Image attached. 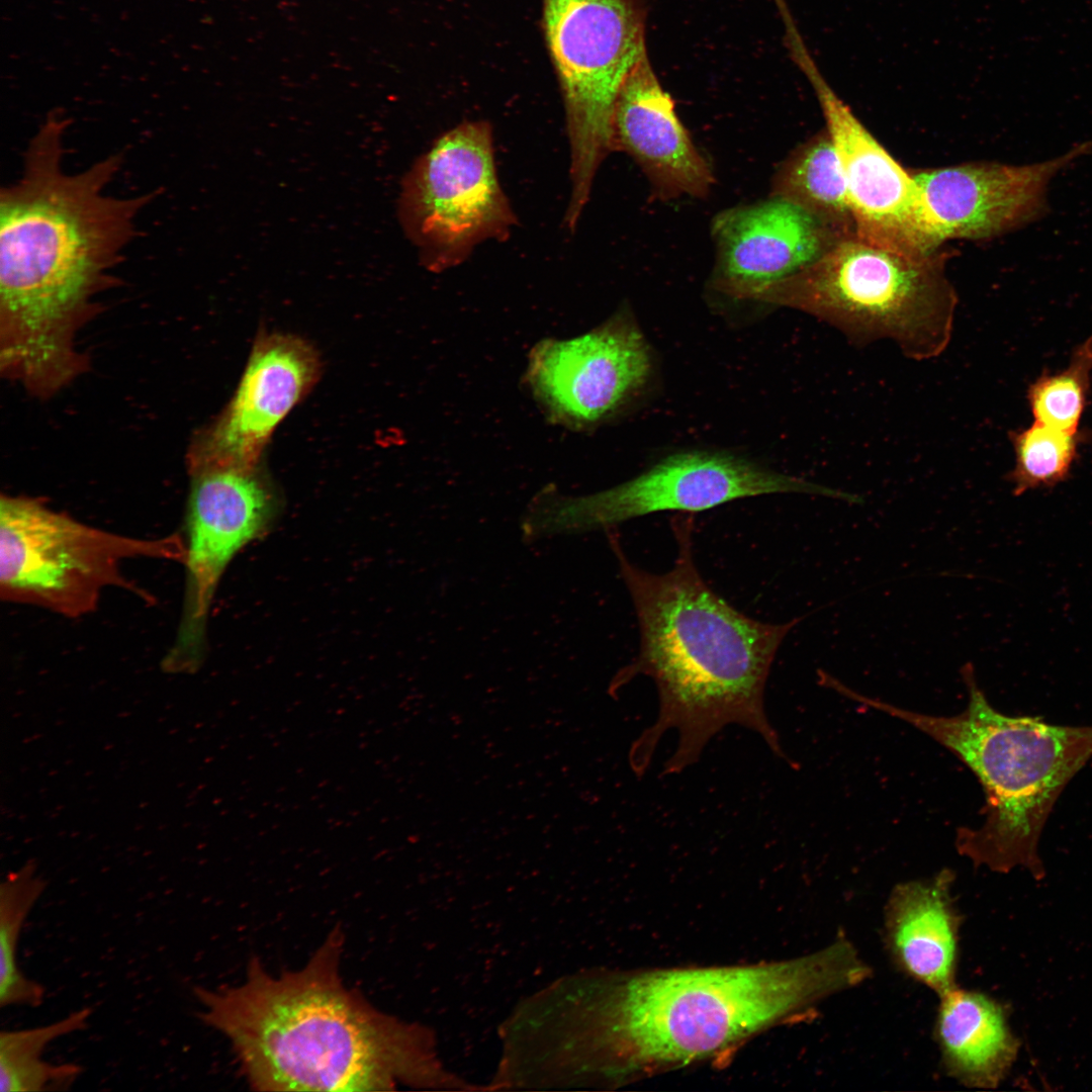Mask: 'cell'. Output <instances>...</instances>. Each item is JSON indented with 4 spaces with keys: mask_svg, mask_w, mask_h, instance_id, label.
I'll return each instance as SVG.
<instances>
[{
    "mask_svg": "<svg viewBox=\"0 0 1092 1092\" xmlns=\"http://www.w3.org/2000/svg\"><path fill=\"white\" fill-rule=\"evenodd\" d=\"M69 120L50 112L24 152L19 178L0 191L1 371L29 393L54 395L87 363L76 335L138 235L156 192L107 193L123 163L109 155L65 169Z\"/></svg>",
    "mask_w": 1092,
    "mask_h": 1092,
    "instance_id": "1",
    "label": "cell"
},
{
    "mask_svg": "<svg viewBox=\"0 0 1092 1092\" xmlns=\"http://www.w3.org/2000/svg\"><path fill=\"white\" fill-rule=\"evenodd\" d=\"M671 530L677 555L664 573L633 564L615 530H606L634 605L640 638L637 656L615 674L609 694L615 696L636 676L646 675L655 682L659 699L656 720L631 745V769L643 776L659 740L673 729L677 745L662 774H679L731 724L756 732L788 761L763 698L777 651L801 618L765 623L733 608L706 583L696 566L693 514L674 516Z\"/></svg>",
    "mask_w": 1092,
    "mask_h": 1092,
    "instance_id": "2",
    "label": "cell"
},
{
    "mask_svg": "<svg viewBox=\"0 0 1092 1092\" xmlns=\"http://www.w3.org/2000/svg\"><path fill=\"white\" fill-rule=\"evenodd\" d=\"M342 941L334 930L299 971L273 977L253 960L239 986L193 988L253 1088L380 1091L422 1076L415 1031L343 985Z\"/></svg>",
    "mask_w": 1092,
    "mask_h": 1092,
    "instance_id": "3",
    "label": "cell"
},
{
    "mask_svg": "<svg viewBox=\"0 0 1092 1092\" xmlns=\"http://www.w3.org/2000/svg\"><path fill=\"white\" fill-rule=\"evenodd\" d=\"M871 975L839 936L771 963L642 970L605 992L599 1040L610 1069L644 1076L706 1060L856 987Z\"/></svg>",
    "mask_w": 1092,
    "mask_h": 1092,
    "instance_id": "4",
    "label": "cell"
},
{
    "mask_svg": "<svg viewBox=\"0 0 1092 1092\" xmlns=\"http://www.w3.org/2000/svg\"><path fill=\"white\" fill-rule=\"evenodd\" d=\"M961 673L969 702L954 716L920 714L852 689L847 697L927 734L978 778L986 795L985 820L979 828L958 830L956 846L962 855L995 872L1021 867L1041 879L1039 837L1063 790L1092 757V725L1007 716L989 703L972 663H966Z\"/></svg>",
    "mask_w": 1092,
    "mask_h": 1092,
    "instance_id": "5",
    "label": "cell"
},
{
    "mask_svg": "<svg viewBox=\"0 0 1092 1092\" xmlns=\"http://www.w3.org/2000/svg\"><path fill=\"white\" fill-rule=\"evenodd\" d=\"M948 254L908 255L854 234L749 299L805 311L856 345L888 339L906 357L932 359L950 342L958 304Z\"/></svg>",
    "mask_w": 1092,
    "mask_h": 1092,
    "instance_id": "6",
    "label": "cell"
},
{
    "mask_svg": "<svg viewBox=\"0 0 1092 1092\" xmlns=\"http://www.w3.org/2000/svg\"><path fill=\"white\" fill-rule=\"evenodd\" d=\"M134 558L183 564L184 536L121 535L78 521L34 497L1 495L2 601L72 619L93 613L108 587L124 588L150 601L149 594L121 570L124 561Z\"/></svg>",
    "mask_w": 1092,
    "mask_h": 1092,
    "instance_id": "7",
    "label": "cell"
},
{
    "mask_svg": "<svg viewBox=\"0 0 1092 1092\" xmlns=\"http://www.w3.org/2000/svg\"><path fill=\"white\" fill-rule=\"evenodd\" d=\"M645 0H542V26L562 92L571 152L567 215L577 219L614 150L621 88L647 55Z\"/></svg>",
    "mask_w": 1092,
    "mask_h": 1092,
    "instance_id": "8",
    "label": "cell"
},
{
    "mask_svg": "<svg viewBox=\"0 0 1092 1092\" xmlns=\"http://www.w3.org/2000/svg\"><path fill=\"white\" fill-rule=\"evenodd\" d=\"M798 492L858 500L856 494L823 486L722 452L669 455L648 470L608 489L564 496L539 492L521 518L526 543L555 535L609 529L658 512L693 514L751 496Z\"/></svg>",
    "mask_w": 1092,
    "mask_h": 1092,
    "instance_id": "9",
    "label": "cell"
},
{
    "mask_svg": "<svg viewBox=\"0 0 1092 1092\" xmlns=\"http://www.w3.org/2000/svg\"><path fill=\"white\" fill-rule=\"evenodd\" d=\"M185 516V587L165 671L188 673L203 661L213 596L232 559L265 534L278 509L275 487L261 464L190 472Z\"/></svg>",
    "mask_w": 1092,
    "mask_h": 1092,
    "instance_id": "10",
    "label": "cell"
},
{
    "mask_svg": "<svg viewBox=\"0 0 1092 1092\" xmlns=\"http://www.w3.org/2000/svg\"><path fill=\"white\" fill-rule=\"evenodd\" d=\"M403 209L413 237L439 267L509 230L514 215L497 180L486 122H465L435 143L407 178Z\"/></svg>",
    "mask_w": 1092,
    "mask_h": 1092,
    "instance_id": "11",
    "label": "cell"
},
{
    "mask_svg": "<svg viewBox=\"0 0 1092 1092\" xmlns=\"http://www.w3.org/2000/svg\"><path fill=\"white\" fill-rule=\"evenodd\" d=\"M798 63L820 101L845 179L855 235L913 256L942 249L912 172L903 168L823 81L807 54Z\"/></svg>",
    "mask_w": 1092,
    "mask_h": 1092,
    "instance_id": "12",
    "label": "cell"
},
{
    "mask_svg": "<svg viewBox=\"0 0 1092 1092\" xmlns=\"http://www.w3.org/2000/svg\"><path fill=\"white\" fill-rule=\"evenodd\" d=\"M647 341L621 310L607 323L567 340H544L532 351L527 379L558 423L584 428L615 413L646 383Z\"/></svg>",
    "mask_w": 1092,
    "mask_h": 1092,
    "instance_id": "13",
    "label": "cell"
},
{
    "mask_svg": "<svg viewBox=\"0 0 1092 1092\" xmlns=\"http://www.w3.org/2000/svg\"><path fill=\"white\" fill-rule=\"evenodd\" d=\"M320 367L306 341L290 334L261 336L232 400L195 437L187 454L188 472L259 465L272 433L314 385Z\"/></svg>",
    "mask_w": 1092,
    "mask_h": 1092,
    "instance_id": "14",
    "label": "cell"
},
{
    "mask_svg": "<svg viewBox=\"0 0 1092 1092\" xmlns=\"http://www.w3.org/2000/svg\"><path fill=\"white\" fill-rule=\"evenodd\" d=\"M1091 146L1082 143L1036 164L973 162L911 172L943 242L990 240L1039 217L1051 180Z\"/></svg>",
    "mask_w": 1092,
    "mask_h": 1092,
    "instance_id": "15",
    "label": "cell"
},
{
    "mask_svg": "<svg viewBox=\"0 0 1092 1092\" xmlns=\"http://www.w3.org/2000/svg\"><path fill=\"white\" fill-rule=\"evenodd\" d=\"M711 235L716 248L712 288L738 299H749L762 287L800 271L844 238L775 196L719 212L712 219Z\"/></svg>",
    "mask_w": 1092,
    "mask_h": 1092,
    "instance_id": "16",
    "label": "cell"
},
{
    "mask_svg": "<svg viewBox=\"0 0 1092 1092\" xmlns=\"http://www.w3.org/2000/svg\"><path fill=\"white\" fill-rule=\"evenodd\" d=\"M614 150L627 153L645 174L653 195L670 200L705 197L712 170L695 147L646 55L624 82L614 113Z\"/></svg>",
    "mask_w": 1092,
    "mask_h": 1092,
    "instance_id": "17",
    "label": "cell"
},
{
    "mask_svg": "<svg viewBox=\"0 0 1092 1092\" xmlns=\"http://www.w3.org/2000/svg\"><path fill=\"white\" fill-rule=\"evenodd\" d=\"M947 869L898 884L885 910L884 936L897 969L938 995L956 985L960 916Z\"/></svg>",
    "mask_w": 1092,
    "mask_h": 1092,
    "instance_id": "18",
    "label": "cell"
},
{
    "mask_svg": "<svg viewBox=\"0 0 1092 1092\" xmlns=\"http://www.w3.org/2000/svg\"><path fill=\"white\" fill-rule=\"evenodd\" d=\"M935 1037L946 1073L973 1088L997 1087L1019 1048L999 1003L957 986L939 994Z\"/></svg>",
    "mask_w": 1092,
    "mask_h": 1092,
    "instance_id": "19",
    "label": "cell"
},
{
    "mask_svg": "<svg viewBox=\"0 0 1092 1092\" xmlns=\"http://www.w3.org/2000/svg\"><path fill=\"white\" fill-rule=\"evenodd\" d=\"M770 196L799 206L841 236L855 234L844 175L827 128L796 148L780 165Z\"/></svg>",
    "mask_w": 1092,
    "mask_h": 1092,
    "instance_id": "20",
    "label": "cell"
},
{
    "mask_svg": "<svg viewBox=\"0 0 1092 1092\" xmlns=\"http://www.w3.org/2000/svg\"><path fill=\"white\" fill-rule=\"evenodd\" d=\"M92 1009L84 1007L46 1025L2 1030L0 1087L3 1092L68 1090L82 1074L74 1063L53 1064L42 1055L54 1040L88 1026Z\"/></svg>",
    "mask_w": 1092,
    "mask_h": 1092,
    "instance_id": "21",
    "label": "cell"
},
{
    "mask_svg": "<svg viewBox=\"0 0 1092 1092\" xmlns=\"http://www.w3.org/2000/svg\"><path fill=\"white\" fill-rule=\"evenodd\" d=\"M46 882L32 864L10 873L0 887V1005L38 1007L44 987L18 966V945L24 923L42 895Z\"/></svg>",
    "mask_w": 1092,
    "mask_h": 1092,
    "instance_id": "22",
    "label": "cell"
},
{
    "mask_svg": "<svg viewBox=\"0 0 1092 1092\" xmlns=\"http://www.w3.org/2000/svg\"><path fill=\"white\" fill-rule=\"evenodd\" d=\"M1015 466L1008 474L1013 493L1052 487L1064 481L1077 455V435L1040 423L1011 435Z\"/></svg>",
    "mask_w": 1092,
    "mask_h": 1092,
    "instance_id": "23",
    "label": "cell"
},
{
    "mask_svg": "<svg viewBox=\"0 0 1092 1092\" xmlns=\"http://www.w3.org/2000/svg\"><path fill=\"white\" fill-rule=\"evenodd\" d=\"M1092 371V337L1075 351L1069 366L1044 373L1028 388L1027 399L1034 421L1076 433L1083 414Z\"/></svg>",
    "mask_w": 1092,
    "mask_h": 1092,
    "instance_id": "24",
    "label": "cell"
}]
</instances>
